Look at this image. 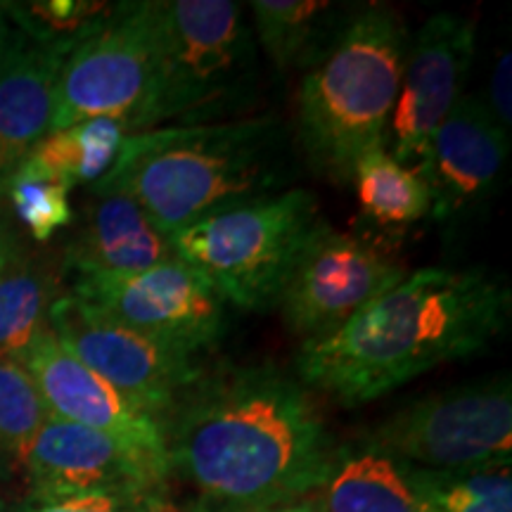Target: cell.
Listing matches in <instances>:
<instances>
[{
  "label": "cell",
  "mask_w": 512,
  "mask_h": 512,
  "mask_svg": "<svg viewBox=\"0 0 512 512\" xmlns=\"http://www.w3.org/2000/svg\"><path fill=\"white\" fill-rule=\"evenodd\" d=\"M166 484L190 512H273L316 494L337 448L316 403L275 366L202 370L162 418Z\"/></svg>",
  "instance_id": "1"
},
{
  "label": "cell",
  "mask_w": 512,
  "mask_h": 512,
  "mask_svg": "<svg viewBox=\"0 0 512 512\" xmlns=\"http://www.w3.org/2000/svg\"><path fill=\"white\" fill-rule=\"evenodd\" d=\"M510 323V290L482 266H425L328 339L302 344L299 382L358 406L444 363L484 354Z\"/></svg>",
  "instance_id": "2"
},
{
  "label": "cell",
  "mask_w": 512,
  "mask_h": 512,
  "mask_svg": "<svg viewBox=\"0 0 512 512\" xmlns=\"http://www.w3.org/2000/svg\"><path fill=\"white\" fill-rule=\"evenodd\" d=\"M292 147L275 114L128 133L93 192H124L166 235L287 190Z\"/></svg>",
  "instance_id": "3"
},
{
  "label": "cell",
  "mask_w": 512,
  "mask_h": 512,
  "mask_svg": "<svg viewBox=\"0 0 512 512\" xmlns=\"http://www.w3.org/2000/svg\"><path fill=\"white\" fill-rule=\"evenodd\" d=\"M406 22L389 5L351 10L299 86L297 136L313 169L351 183L358 159L384 145L408 50Z\"/></svg>",
  "instance_id": "4"
},
{
  "label": "cell",
  "mask_w": 512,
  "mask_h": 512,
  "mask_svg": "<svg viewBox=\"0 0 512 512\" xmlns=\"http://www.w3.org/2000/svg\"><path fill=\"white\" fill-rule=\"evenodd\" d=\"M259 46L233 0H157L155 64L131 133L252 117Z\"/></svg>",
  "instance_id": "5"
},
{
  "label": "cell",
  "mask_w": 512,
  "mask_h": 512,
  "mask_svg": "<svg viewBox=\"0 0 512 512\" xmlns=\"http://www.w3.org/2000/svg\"><path fill=\"white\" fill-rule=\"evenodd\" d=\"M328 226L306 188H287L240 204L169 235L174 252L226 304L278 309L299 259Z\"/></svg>",
  "instance_id": "6"
},
{
  "label": "cell",
  "mask_w": 512,
  "mask_h": 512,
  "mask_svg": "<svg viewBox=\"0 0 512 512\" xmlns=\"http://www.w3.org/2000/svg\"><path fill=\"white\" fill-rule=\"evenodd\" d=\"M366 446L396 465L420 470L510 463V377L498 375L420 396L377 425Z\"/></svg>",
  "instance_id": "7"
},
{
  "label": "cell",
  "mask_w": 512,
  "mask_h": 512,
  "mask_svg": "<svg viewBox=\"0 0 512 512\" xmlns=\"http://www.w3.org/2000/svg\"><path fill=\"white\" fill-rule=\"evenodd\" d=\"M155 29L157 0L114 3L69 50L50 131L88 119H117L131 133L150 91Z\"/></svg>",
  "instance_id": "8"
},
{
  "label": "cell",
  "mask_w": 512,
  "mask_h": 512,
  "mask_svg": "<svg viewBox=\"0 0 512 512\" xmlns=\"http://www.w3.org/2000/svg\"><path fill=\"white\" fill-rule=\"evenodd\" d=\"M48 325L57 342L83 366L159 420L202 373L195 356L128 328L69 292H62L50 306Z\"/></svg>",
  "instance_id": "9"
},
{
  "label": "cell",
  "mask_w": 512,
  "mask_h": 512,
  "mask_svg": "<svg viewBox=\"0 0 512 512\" xmlns=\"http://www.w3.org/2000/svg\"><path fill=\"white\" fill-rule=\"evenodd\" d=\"M408 271L375 242L325 226L311 242L283 294L278 311L292 337L316 344L342 330L377 294Z\"/></svg>",
  "instance_id": "10"
},
{
  "label": "cell",
  "mask_w": 512,
  "mask_h": 512,
  "mask_svg": "<svg viewBox=\"0 0 512 512\" xmlns=\"http://www.w3.org/2000/svg\"><path fill=\"white\" fill-rule=\"evenodd\" d=\"M69 294L195 358L228 328V304L181 259L126 278L72 280Z\"/></svg>",
  "instance_id": "11"
},
{
  "label": "cell",
  "mask_w": 512,
  "mask_h": 512,
  "mask_svg": "<svg viewBox=\"0 0 512 512\" xmlns=\"http://www.w3.org/2000/svg\"><path fill=\"white\" fill-rule=\"evenodd\" d=\"M27 501L79 494H166L162 458L112 434L48 418L19 463Z\"/></svg>",
  "instance_id": "12"
},
{
  "label": "cell",
  "mask_w": 512,
  "mask_h": 512,
  "mask_svg": "<svg viewBox=\"0 0 512 512\" xmlns=\"http://www.w3.org/2000/svg\"><path fill=\"white\" fill-rule=\"evenodd\" d=\"M477 53V17L437 12L408 41L387 147L399 162L418 166L422 152L465 95Z\"/></svg>",
  "instance_id": "13"
},
{
  "label": "cell",
  "mask_w": 512,
  "mask_h": 512,
  "mask_svg": "<svg viewBox=\"0 0 512 512\" xmlns=\"http://www.w3.org/2000/svg\"><path fill=\"white\" fill-rule=\"evenodd\" d=\"M510 155V133L496 124L479 93H465L422 152L415 169L432 197L430 216L453 223L494 197Z\"/></svg>",
  "instance_id": "14"
},
{
  "label": "cell",
  "mask_w": 512,
  "mask_h": 512,
  "mask_svg": "<svg viewBox=\"0 0 512 512\" xmlns=\"http://www.w3.org/2000/svg\"><path fill=\"white\" fill-rule=\"evenodd\" d=\"M17 358L29 370L50 418L112 434L164 460L162 420L83 366L57 342L50 325Z\"/></svg>",
  "instance_id": "15"
},
{
  "label": "cell",
  "mask_w": 512,
  "mask_h": 512,
  "mask_svg": "<svg viewBox=\"0 0 512 512\" xmlns=\"http://www.w3.org/2000/svg\"><path fill=\"white\" fill-rule=\"evenodd\" d=\"M76 41L38 34L8 12L0 46V200L8 178L50 133L57 81Z\"/></svg>",
  "instance_id": "16"
},
{
  "label": "cell",
  "mask_w": 512,
  "mask_h": 512,
  "mask_svg": "<svg viewBox=\"0 0 512 512\" xmlns=\"http://www.w3.org/2000/svg\"><path fill=\"white\" fill-rule=\"evenodd\" d=\"M178 259L169 235L124 192H93L86 219L64 247L69 280L126 278Z\"/></svg>",
  "instance_id": "17"
},
{
  "label": "cell",
  "mask_w": 512,
  "mask_h": 512,
  "mask_svg": "<svg viewBox=\"0 0 512 512\" xmlns=\"http://www.w3.org/2000/svg\"><path fill=\"white\" fill-rule=\"evenodd\" d=\"M252 34L280 74L309 67L347 19L330 0H252Z\"/></svg>",
  "instance_id": "18"
},
{
  "label": "cell",
  "mask_w": 512,
  "mask_h": 512,
  "mask_svg": "<svg viewBox=\"0 0 512 512\" xmlns=\"http://www.w3.org/2000/svg\"><path fill=\"white\" fill-rule=\"evenodd\" d=\"M320 512H425L392 458L373 448H337L328 479L309 496Z\"/></svg>",
  "instance_id": "19"
},
{
  "label": "cell",
  "mask_w": 512,
  "mask_h": 512,
  "mask_svg": "<svg viewBox=\"0 0 512 512\" xmlns=\"http://www.w3.org/2000/svg\"><path fill=\"white\" fill-rule=\"evenodd\" d=\"M60 268L22 245L0 256V354L19 356L48 328L50 306L60 297Z\"/></svg>",
  "instance_id": "20"
},
{
  "label": "cell",
  "mask_w": 512,
  "mask_h": 512,
  "mask_svg": "<svg viewBox=\"0 0 512 512\" xmlns=\"http://www.w3.org/2000/svg\"><path fill=\"white\" fill-rule=\"evenodd\" d=\"M126 136V124L117 119L79 121L60 131H50L24 164L55 178L69 190L93 185L117 162Z\"/></svg>",
  "instance_id": "21"
},
{
  "label": "cell",
  "mask_w": 512,
  "mask_h": 512,
  "mask_svg": "<svg viewBox=\"0 0 512 512\" xmlns=\"http://www.w3.org/2000/svg\"><path fill=\"white\" fill-rule=\"evenodd\" d=\"M363 216L382 228H406L430 216L432 197L420 171L375 147L358 159L351 174Z\"/></svg>",
  "instance_id": "22"
},
{
  "label": "cell",
  "mask_w": 512,
  "mask_h": 512,
  "mask_svg": "<svg viewBox=\"0 0 512 512\" xmlns=\"http://www.w3.org/2000/svg\"><path fill=\"white\" fill-rule=\"evenodd\" d=\"M399 467L425 512H512L510 463L465 470Z\"/></svg>",
  "instance_id": "23"
},
{
  "label": "cell",
  "mask_w": 512,
  "mask_h": 512,
  "mask_svg": "<svg viewBox=\"0 0 512 512\" xmlns=\"http://www.w3.org/2000/svg\"><path fill=\"white\" fill-rule=\"evenodd\" d=\"M48 418L46 403L24 363L17 356L0 354V477L17 470Z\"/></svg>",
  "instance_id": "24"
},
{
  "label": "cell",
  "mask_w": 512,
  "mask_h": 512,
  "mask_svg": "<svg viewBox=\"0 0 512 512\" xmlns=\"http://www.w3.org/2000/svg\"><path fill=\"white\" fill-rule=\"evenodd\" d=\"M69 192L67 185L22 162L5 183L3 200H8L12 214L31 240L48 242L74 221Z\"/></svg>",
  "instance_id": "25"
},
{
  "label": "cell",
  "mask_w": 512,
  "mask_h": 512,
  "mask_svg": "<svg viewBox=\"0 0 512 512\" xmlns=\"http://www.w3.org/2000/svg\"><path fill=\"white\" fill-rule=\"evenodd\" d=\"M5 5L19 22L53 38H81L112 8V3H93V0H31V3Z\"/></svg>",
  "instance_id": "26"
},
{
  "label": "cell",
  "mask_w": 512,
  "mask_h": 512,
  "mask_svg": "<svg viewBox=\"0 0 512 512\" xmlns=\"http://www.w3.org/2000/svg\"><path fill=\"white\" fill-rule=\"evenodd\" d=\"M17 512H183L166 494H79L57 501H27Z\"/></svg>",
  "instance_id": "27"
},
{
  "label": "cell",
  "mask_w": 512,
  "mask_h": 512,
  "mask_svg": "<svg viewBox=\"0 0 512 512\" xmlns=\"http://www.w3.org/2000/svg\"><path fill=\"white\" fill-rule=\"evenodd\" d=\"M512 55L510 50H503L501 55L496 57L494 69H491L489 83H486V95L479 93V98L484 100L486 110H489L491 117L498 126L503 128L505 133L512 131Z\"/></svg>",
  "instance_id": "28"
},
{
  "label": "cell",
  "mask_w": 512,
  "mask_h": 512,
  "mask_svg": "<svg viewBox=\"0 0 512 512\" xmlns=\"http://www.w3.org/2000/svg\"><path fill=\"white\" fill-rule=\"evenodd\" d=\"M17 245V235L12 233L8 216L3 214V204H0V256H3L8 249H12Z\"/></svg>",
  "instance_id": "29"
},
{
  "label": "cell",
  "mask_w": 512,
  "mask_h": 512,
  "mask_svg": "<svg viewBox=\"0 0 512 512\" xmlns=\"http://www.w3.org/2000/svg\"><path fill=\"white\" fill-rule=\"evenodd\" d=\"M273 512H320V510L316 508V503H313L311 498H304V501H297V503H292V505H285V508L273 510Z\"/></svg>",
  "instance_id": "30"
},
{
  "label": "cell",
  "mask_w": 512,
  "mask_h": 512,
  "mask_svg": "<svg viewBox=\"0 0 512 512\" xmlns=\"http://www.w3.org/2000/svg\"><path fill=\"white\" fill-rule=\"evenodd\" d=\"M5 29H8V12H5V3H0V46H3Z\"/></svg>",
  "instance_id": "31"
},
{
  "label": "cell",
  "mask_w": 512,
  "mask_h": 512,
  "mask_svg": "<svg viewBox=\"0 0 512 512\" xmlns=\"http://www.w3.org/2000/svg\"><path fill=\"white\" fill-rule=\"evenodd\" d=\"M10 505H8V498L3 496V491H0V512H8Z\"/></svg>",
  "instance_id": "32"
}]
</instances>
